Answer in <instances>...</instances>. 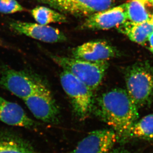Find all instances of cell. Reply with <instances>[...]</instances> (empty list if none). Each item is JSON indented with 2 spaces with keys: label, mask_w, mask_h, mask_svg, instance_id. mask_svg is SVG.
Segmentation results:
<instances>
[{
  "label": "cell",
  "mask_w": 153,
  "mask_h": 153,
  "mask_svg": "<svg viewBox=\"0 0 153 153\" xmlns=\"http://www.w3.org/2000/svg\"><path fill=\"white\" fill-rule=\"evenodd\" d=\"M138 108L126 90L115 88L97 99L93 112L114 131L117 141L124 142L130 138L131 128L138 118Z\"/></svg>",
  "instance_id": "6da1fadb"
},
{
  "label": "cell",
  "mask_w": 153,
  "mask_h": 153,
  "mask_svg": "<svg viewBox=\"0 0 153 153\" xmlns=\"http://www.w3.org/2000/svg\"><path fill=\"white\" fill-rule=\"evenodd\" d=\"M127 91L138 108L149 105L153 97V68L145 63L129 67L125 73Z\"/></svg>",
  "instance_id": "7a4b0ae2"
},
{
  "label": "cell",
  "mask_w": 153,
  "mask_h": 153,
  "mask_svg": "<svg viewBox=\"0 0 153 153\" xmlns=\"http://www.w3.org/2000/svg\"><path fill=\"white\" fill-rule=\"evenodd\" d=\"M52 60L88 85L93 91L101 84L109 66L108 61L91 62L57 55H50Z\"/></svg>",
  "instance_id": "3957f363"
},
{
  "label": "cell",
  "mask_w": 153,
  "mask_h": 153,
  "mask_svg": "<svg viewBox=\"0 0 153 153\" xmlns=\"http://www.w3.org/2000/svg\"><path fill=\"white\" fill-rule=\"evenodd\" d=\"M62 88L69 97L74 114L81 120L93 111V91L88 85L68 71L63 70L60 76Z\"/></svg>",
  "instance_id": "277c9868"
},
{
  "label": "cell",
  "mask_w": 153,
  "mask_h": 153,
  "mask_svg": "<svg viewBox=\"0 0 153 153\" xmlns=\"http://www.w3.org/2000/svg\"><path fill=\"white\" fill-rule=\"evenodd\" d=\"M43 85L41 81L27 73L10 68L4 69L0 76V85L22 100Z\"/></svg>",
  "instance_id": "5b68a950"
},
{
  "label": "cell",
  "mask_w": 153,
  "mask_h": 153,
  "mask_svg": "<svg viewBox=\"0 0 153 153\" xmlns=\"http://www.w3.org/2000/svg\"><path fill=\"white\" fill-rule=\"evenodd\" d=\"M23 100L37 119L48 123L57 122L59 108L51 93L44 85Z\"/></svg>",
  "instance_id": "8992f818"
},
{
  "label": "cell",
  "mask_w": 153,
  "mask_h": 153,
  "mask_svg": "<svg viewBox=\"0 0 153 153\" xmlns=\"http://www.w3.org/2000/svg\"><path fill=\"white\" fill-rule=\"evenodd\" d=\"M64 13L88 16L111 7L114 0H36Z\"/></svg>",
  "instance_id": "52a82bcc"
},
{
  "label": "cell",
  "mask_w": 153,
  "mask_h": 153,
  "mask_svg": "<svg viewBox=\"0 0 153 153\" xmlns=\"http://www.w3.org/2000/svg\"><path fill=\"white\" fill-rule=\"evenodd\" d=\"M117 142L111 129L97 130L89 133L70 153H109Z\"/></svg>",
  "instance_id": "ba28073f"
},
{
  "label": "cell",
  "mask_w": 153,
  "mask_h": 153,
  "mask_svg": "<svg viewBox=\"0 0 153 153\" xmlns=\"http://www.w3.org/2000/svg\"><path fill=\"white\" fill-rule=\"evenodd\" d=\"M128 20L126 3L93 13L82 25L83 29L108 30L118 27Z\"/></svg>",
  "instance_id": "9c48e42d"
},
{
  "label": "cell",
  "mask_w": 153,
  "mask_h": 153,
  "mask_svg": "<svg viewBox=\"0 0 153 153\" xmlns=\"http://www.w3.org/2000/svg\"><path fill=\"white\" fill-rule=\"evenodd\" d=\"M9 25L16 33L44 42L53 43L67 40L63 32L49 25L17 21H13Z\"/></svg>",
  "instance_id": "30bf717a"
},
{
  "label": "cell",
  "mask_w": 153,
  "mask_h": 153,
  "mask_svg": "<svg viewBox=\"0 0 153 153\" xmlns=\"http://www.w3.org/2000/svg\"><path fill=\"white\" fill-rule=\"evenodd\" d=\"M116 50L103 40L88 41L78 46L72 51V57L91 62L108 61L116 56Z\"/></svg>",
  "instance_id": "8fae6325"
},
{
  "label": "cell",
  "mask_w": 153,
  "mask_h": 153,
  "mask_svg": "<svg viewBox=\"0 0 153 153\" xmlns=\"http://www.w3.org/2000/svg\"><path fill=\"white\" fill-rule=\"evenodd\" d=\"M0 120L7 125L28 129L33 128L36 124L18 103L1 97H0Z\"/></svg>",
  "instance_id": "7c38bea8"
},
{
  "label": "cell",
  "mask_w": 153,
  "mask_h": 153,
  "mask_svg": "<svg viewBox=\"0 0 153 153\" xmlns=\"http://www.w3.org/2000/svg\"><path fill=\"white\" fill-rule=\"evenodd\" d=\"M117 28L120 33L125 34L131 41L139 44H145L153 32V26L150 21L134 22L127 21Z\"/></svg>",
  "instance_id": "4fadbf2b"
},
{
  "label": "cell",
  "mask_w": 153,
  "mask_h": 153,
  "mask_svg": "<svg viewBox=\"0 0 153 153\" xmlns=\"http://www.w3.org/2000/svg\"><path fill=\"white\" fill-rule=\"evenodd\" d=\"M126 4L129 21L145 22L153 16V0H128Z\"/></svg>",
  "instance_id": "5bb4252c"
},
{
  "label": "cell",
  "mask_w": 153,
  "mask_h": 153,
  "mask_svg": "<svg viewBox=\"0 0 153 153\" xmlns=\"http://www.w3.org/2000/svg\"><path fill=\"white\" fill-rule=\"evenodd\" d=\"M0 153H37L21 137L7 132L0 133Z\"/></svg>",
  "instance_id": "9a60e30c"
},
{
  "label": "cell",
  "mask_w": 153,
  "mask_h": 153,
  "mask_svg": "<svg viewBox=\"0 0 153 153\" xmlns=\"http://www.w3.org/2000/svg\"><path fill=\"white\" fill-rule=\"evenodd\" d=\"M30 13L37 23L42 25L67 22L66 17L63 13L44 6L34 7L30 10Z\"/></svg>",
  "instance_id": "2e32d148"
},
{
  "label": "cell",
  "mask_w": 153,
  "mask_h": 153,
  "mask_svg": "<svg viewBox=\"0 0 153 153\" xmlns=\"http://www.w3.org/2000/svg\"><path fill=\"white\" fill-rule=\"evenodd\" d=\"M153 139V114L147 115L135 123L131 128L130 138Z\"/></svg>",
  "instance_id": "e0dca14e"
},
{
  "label": "cell",
  "mask_w": 153,
  "mask_h": 153,
  "mask_svg": "<svg viewBox=\"0 0 153 153\" xmlns=\"http://www.w3.org/2000/svg\"><path fill=\"white\" fill-rule=\"evenodd\" d=\"M25 10L16 0H0V13L13 14Z\"/></svg>",
  "instance_id": "ac0fdd59"
},
{
  "label": "cell",
  "mask_w": 153,
  "mask_h": 153,
  "mask_svg": "<svg viewBox=\"0 0 153 153\" xmlns=\"http://www.w3.org/2000/svg\"><path fill=\"white\" fill-rule=\"evenodd\" d=\"M109 153H132L128 151L121 148H118V149H113Z\"/></svg>",
  "instance_id": "d6986e66"
},
{
  "label": "cell",
  "mask_w": 153,
  "mask_h": 153,
  "mask_svg": "<svg viewBox=\"0 0 153 153\" xmlns=\"http://www.w3.org/2000/svg\"><path fill=\"white\" fill-rule=\"evenodd\" d=\"M148 41H149V44H150V50H151V51L153 53V32L149 36Z\"/></svg>",
  "instance_id": "ffe728a7"
},
{
  "label": "cell",
  "mask_w": 153,
  "mask_h": 153,
  "mask_svg": "<svg viewBox=\"0 0 153 153\" xmlns=\"http://www.w3.org/2000/svg\"><path fill=\"white\" fill-rule=\"evenodd\" d=\"M7 46L3 40L0 38V47H6Z\"/></svg>",
  "instance_id": "44dd1931"
},
{
  "label": "cell",
  "mask_w": 153,
  "mask_h": 153,
  "mask_svg": "<svg viewBox=\"0 0 153 153\" xmlns=\"http://www.w3.org/2000/svg\"><path fill=\"white\" fill-rule=\"evenodd\" d=\"M150 22L151 23V24H152V25H153V16H152V19H151L150 21Z\"/></svg>",
  "instance_id": "7402d4cb"
}]
</instances>
